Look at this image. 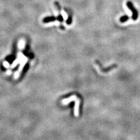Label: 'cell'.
Here are the masks:
<instances>
[{"label": "cell", "instance_id": "cell-1", "mask_svg": "<svg viewBox=\"0 0 140 140\" xmlns=\"http://www.w3.org/2000/svg\"><path fill=\"white\" fill-rule=\"evenodd\" d=\"M127 6L128 8L132 12H133V16H132V18H133V19L134 20H137V18H138V12H137V11L136 10V9L134 7L133 4H132V2H131L130 1L127 2Z\"/></svg>", "mask_w": 140, "mask_h": 140}, {"label": "cell", "instance_id": "cell-2", "mask_svg": "<svg viewBox=\"0 0 140 140\" xmlns=\"http://www.w3.org/2000/svg\"><path fill=\"white\" fill-rule=\"evenodd\" d=\"M77 99V97H76V95H72V96H71L70 97H68L67 99H64L62 100V103L63 105H68L69 103L70 102H72V101H75V100Z\"/></svg>", "mask_w": 140, "mask_h": 140}, {"label": "cell", "instance_id": "cell-3", "mask_svg": "<svg viewBox=\"0 0 140 140\" xmlns=\"http://www.w3.org/2000/svg\"><path fill=\"white\" fill-rule=\"evenodd\" d=\"M80 100L76 99L75 100V103L74 106V115L78 116L79 115V107H80Z\"/></svg>", "mask_w": 140, "mask_h": 140}, {"label": "cell", "instance_id": "cell-4", "mask_svg": "<svg viewBox=\"0 0 140 140\" xmlns=\"http://www.w3.org/2000/svg\"><path fill=\"white\" fill-rule=\"evenodd\" d=\"M55 20H57V18L52 16V17H48L44 18L43 20V22L44 23H49L50 22H53V21Z\"/></svg>", "mask_w": 140, "mask_h": 140}, {"label": "cell", "instance_id": "cell-5", "mask_svg": "<svg viewBox=\"0 0 140 140\" xmlns=\"http://www.w3.org/2000/svg\"><path fill=\"white\" fill-rule=\"evenodd\" d=\"M129 19V17H128V16L127 15H125V16H123V17H121L120 18V21L122 23H124L126 22V21H127Z\"/></svg>", "mask_w": 140, "mask_h": 140}, {"label": "cell", "instance_id": "cell-6", "mask_svg": "<svg viewBox=\"0 0 140 140\" xmlns=\"http://www.w3.org/2000/svg\"><path fill=\"white\" fill-rule=\"evenodd\" d=\"M72 17H71V16H69L67 21H66V22H67L68 25H71V23H72Z\"/></svg>", "mask_w": 140, "mask_h": 140}, {"label": "cell", "instance_id": "cell-7", "mask_svg": "<svg viewBox=\"0 0 140 140\" xmlns=\"http://www.w3.org/2000/svg\"><path fill=\"white\" fill-rule=\"evenodd\" d=\"M57 20H59L61 22H63V20H64V19H63V17H62V15L61 14L59 15V16L57 17Z\"/></svg>", "mask_w": 140, "mask_h": 140}]
</instances>
